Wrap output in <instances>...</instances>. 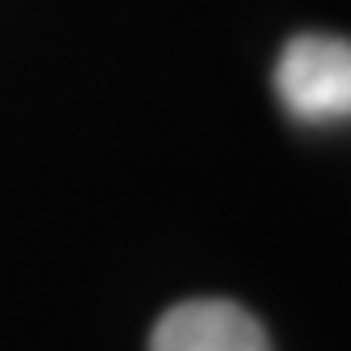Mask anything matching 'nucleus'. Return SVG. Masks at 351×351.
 <instances>
[{
	"label": "nucleus",
	"instance_id": "obj_1",
	"mask_svg": "<svg viewBox=\"0 0 351 351\" xmlns=\"http://www.w3.org/2000/svg\"><path fill=\"white\" fill-rule=\"evenodd\" d=\"M275 97L296 123L351 119V38L296 34L275 64Z\"/></svg>",
	"mask_w": 351,
	"mask_h": 351
},
{
	"label": "nucleus",
	"instance_id": "obj_2",
	"mask_svg": "<svg viewBox=\"0 0 351 351\" xmlns=\"http://www.w3.org/2000/svg\"><path fill=\"white\" fill-rule=\"evenodd\" d=\"M148 351H271V339L250 309L204 296L161 313Z\"/></svg>",
	"mask_w": 351,
	"mask_h": 351
}]
</instances>
